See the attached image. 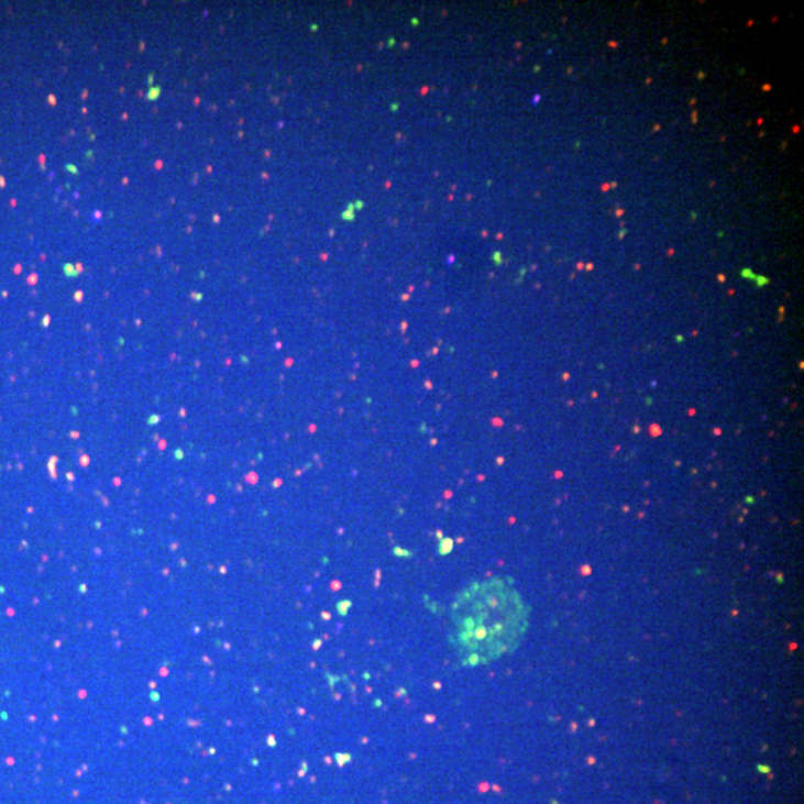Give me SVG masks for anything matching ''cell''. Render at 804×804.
<instances>
[{"label":"cell","instance_id":"6da1fadb","mask_svg":"<svg viewBox=\"0 0 804 804\" xmlns=\"http://www.w3.org/2000/svg\"><path fill=\"white\" fill-rule=\"evenodd\" d=\"M459 652L470 664L498 659L511 651L528 627V608L519 593L504 581L477 584L454 605Z\"/></svg>","mask_w":804,"mask_h":804}]
</instances>
